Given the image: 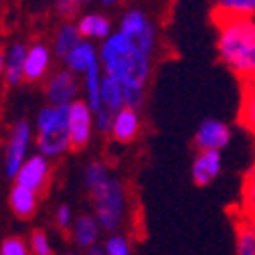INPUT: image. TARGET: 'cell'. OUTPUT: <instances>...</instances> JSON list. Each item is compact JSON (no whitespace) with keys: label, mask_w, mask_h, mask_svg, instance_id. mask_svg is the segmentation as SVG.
Instances as JSON below:
<instances>
[{"label":"cell","mask_w":255,"mask_h":255,"mask_svg":"<svg viewBox=\"0 0 255 255\" xmlns=\"http://www.w3.org/2000/svg\"><path fill=\"white\" fill-rule=\"evenodd\" d=\"M30 140H33V128H30L26 120H18L10 130L6 152H4V174L8 178H14L20 166L24 164Z\"/></svg>","instance_id":"5b68a950"},{"label":"cell","mask_w":255,"mask_h":255,"mask_svg":"<svg viewBox=\"0 0 255 255\" xmlns=\"http://www.w3.org/2000/svg\"><path fill=\"white\" fill-rule=\"evenodd\" d=\"M156 43H158V26L152 22L144 33H142V37L136 41V45H138V49L144 53V55H148V57H152V53H154V49H156Z\"/></svg>","instance_id":"f1b7e54d"},{"label":"cell","mask_w":255,"mask_h":255,"mask_svg":"<svg viewBox=\"0 0 255 255\" xmlns=\"http://www.w3.org/2000/svg\"><path fill=\"white\" fill-rule=\"evenodd\" d=\"M231 142V128L223 120L217 118H207L199 124L197 134H195V146L197 150H213L221 152L225 150Z\"/></svg>","instance_id":"8992f818"},{"label":"cell","mask_w":255,"mask_h":255,"mask_svg":"<svg viewBox=\"0 0 255 255\" xmlns=\"http://www.w3.org/2000/svg\"><path fill=\"white\" fill-rule=\"evenodd\" d=\"M93 126H95V132H100V134H104V136H112L114 112L102 108L98 114H93Z\"/></svg>","instance_id":"4dcf8cb0"},{"label":"cell","mask_w":255,"mask_h":255,"mask_svg":"<svg viewBox=\"0 0 255 255\" xmlns=\"http://www.w3.org/2000/svg\"><path fill=\"white\" fill-rule=\"evenodd\" d=\"M89 195L93 201V217L98 219L102 231H108V235L118 233L126 215V188L122 180L110 176L108 182Z\"/></svg>","instance_id":"277c9868"},{"label":"cell","mask_w":255,"mask_h":255,"mask_svg":"<svg viewBox=\"0 0 255 255\" xmlns=\"http://www.w3.org/2000/svg\"><path fill=\"white\" fill-rule=\"evenodd\" d=\"M217 24V55L235 77L247 81L255 75V16H213Z\"/></svg>","instance_id":"6da1fadb"},{"label":"cell","mask_w":255,"mask_h":255,"mask_svg":"<svg viewBox=\"0 0 255 255\" xmlns=\"http://www.w3.org/2000/svg\"><path fill=\"white\" fill-rule=\"evenodd\" d=\"M102 65L91 67L85 75H83V91H85V104L89 106V110L93 114H98L104 106H102Z\"/></svg>","instance_id":"ffe728a7"},{"label":"cell","mask_w":255,"mask_h":255,"mask_svg":"<svg viewBox=\"0 0 255 255\" xmlns=\"http://www.w3.org/2000/svg\"><path fill=\"white\" fill-rule=\"evenodd\" d=\"M243 219V217H241ZM245 221H247V225L251 227V231H253V235H255V215H251V217H245Z\"/></svg>","instance_id":"d590c367"},{"label":"cell","mask_w":255,"mask_h":255,"mask_svg":"<svg viewBox=\"0 0 255 255\" xmlns=\"http://www.w3.org/2000/svg\"><path fill=\"white\" fill-rule=\"evenodd\" d=\"M140 114L136 110H120L114 114V126H112V138L120 144H130L140 134Z\"/></svg>","instance_id":"4fadbf2b"},{"label":"cell","mask_w":255,"mask_h":255,"mask_svg":"<svg viewBox=\"0 0 255 255\" xmlns=\"http://www.w3.org/2000/svg\"><path fill=\"white\" fill-rule=\"evenodd\" d=\"M255 215V158L251 166L245 172L243 178V188H241V207H239V217H251Z\"/></svg>","instance_id":"603a6c76"},{"label":"cell","mask_w":255,"mask_h":255,"mask_svg":"<svg viewBox=\"0 0 255 255\" xmlns=\"http://www.w3.org/2000/svg\"><path fill=\"white\" fill-rule=\"evenodd\" d=\"M223 168V154L213 150H201L197 152L193 166H190V176L197 186H209Z\"/></svg>","instance_id":"30bf717a"},{"label":"cell","mask_w":255,"mask_h":255,"mask_svg":"<svg viewBox=\"0 0 255 255\" xmlns=\"http://www.w3.org/2000/svg\"><path fill=\"white\" fill-rule=\"evenodd\" d=\"M4 67H6V51L0 49V75L4 73Z\"/></svg>","instance_id":"836d02e7"},{"label":"cell","mask_w":255,"mask_h":255,"mask_svg":"<svg viewBox=\"0 0 255 255\" xmlns=\"http://www.w3.org/2000/svg\"><path fill=\"white\" fill-rule=\"evenodd\" d=\"M150 24H152V20L146 14V10H142V8H128L120 16V24H118L116 30H120L122 35H126L128 39H132L136 43Z\"/></svg>","instance_id":"2e32d148"},{"label":"cell","mask_w":255,"mask_h":255,"mask_svg":"<svg viewBox=\"0 0 255 255\" xmlns=\"http://www.w3.org/2000/svg\"><path fill=\"white\" fill-rule=\"evenodd\" d=\"M8 203H10V209L16 217L28 219V217H33L35 211H37V193H33V190H28L24 186L14 184L12 190H10Z\"/></svg>","instance_id":"44dd1931"},{"label":"cell","mask_w":255,"mask_h":255,"mask_svg":"<svg viewBox=\"0 0 255 255\" xmlns=\"http://www.w3.org/2000/svg\"><path fill=\"white\" fill-rule=\"evenodd\" d=\"M77 28H79V35L83 41H106L112 33V20L104 14V12H87V14H81L79 20L75 22Z\"/></svg>","instance_id":"8fae6325"},{"label":"cell","mask_w":255,"mask_h":255,"mask_svg":"<svg viewBox=\"0 0 255 255\" xmlns=\"http://www.w3.org/2000/svg\"><path fill=\"white\" fill-rule=\"evenodd\" d=\"M104 253L106 255H132V245H130V239L122 233H112L104 239V245H102Z\"/></svg>","instance_id":"4316f807"},{"label":"cell","mask_w":255,"mask_h":255,"mask_svg":"<svg viewBox=\"0 0 255 255\" xmlns=\"http://www.w3.org/2000/svg\"><path fill=\"white\" fill-rule=\"evenodd\" d=\"M77 93H79V79L69 69L57 71L47 83V100L49 106L55 108L71 106L73 102H77Z\"/></svg>","instance_id":"ba28073f"},{"label":"cell","mask_w":255,"mask_h":255,"mask_svg":"<svg viewBox=\"0 0 255 255\" xmlns=\"http://www.w3.org/2000/svg\"><path fill=\"white\" fill-rule=\"evenodd\" d=\"M235 251L237 255H255V235L241 217H237L235 223Z\"/></svg>","instance_id":"484cf974"},{"label":"cell","mask_w":255,"mask_h":255,"mask_svg":"<svg viewBox=\"0 0 255 255\" xmlns=\"http://www.w3.org/2000/svg\"><path fill=\"white\" fill-rule=\"evenodd\" d=\"M98 55L104 75L116 79L122 89H146L152 63L132 39L122 35L120 30H114L98 47Z\"/></svg>","instance_id":"7a4b0ae2"},{"label":"cell","mask_w":255,"mask_h":255,"mask_svg":"<svg viewBox=\"0 0 255 255\" xmlns=\"http://www.w3.org/2000/svg\"><path fill=\"white\" fill-rule=\"evenodd\" d=\"M102 106L110 112L124 110V89L122 85L112 77H102Z\"/></svg>","instance_id":"cb8c5ba5"},{"label":"cell","mask_w":255,"mask_h":255,"mask_svg":"<svg viewBox=\"0 0 255 255\" xmlns=\"http://www.w3.org/2000/svg\"><path fill=\"white\" fill-rule=\"evenodd\" d=\"M55 8L59 10L61 16L71 18V16H75L81 10V2H77V0H61V2L55 4Z\"/></svg>","instance_id":"d6a6232c"},{"label":"cell","mask_w":255,"mask_h":255,"mask_svg":"<svg viewBox=\"0 0 255 255\" xmlns=\"http://www.w3.org/2000/svg\"><path fill=\"white\" fill-rule=\"evenodd\" d=\"M81 35H79V28L75 22L67 20V22H63L59 28H57V33H55V41H53V49H55V55L61 57V59H65L79 43H81Z\"/></svg>","instance_id":"d6986e66"},{"label":"cell","mask_w":255,"mask_h":255,"mask_svg":"<svg viewBox=\"0 0 255 255\" xmlns=\"http://www.w3.org/2000/svg\"><path fill=\"white\" fill-rule=\"evenodd\" d=\"M85 255H106V253H104L102 245H95V247H91V249H89Z\"/></svg>","instance_id":"e575fe53"},{"label":"cell","mask_w":255,"mask_h":255,"mask_svg":"<svg viewBox=\"0 0 255 255\" xmlns=\"http://www.w3.org/2000/svg\"><path fill=\"white\" fill-rule=\"evenodd\" d=\"M63 255H79V253H75V251H67V253H63Z\"/></svg>","instance_id":"8d00e7d4"},{"label":"cell","mask_w":255,"mask_h":255,"mask_svg":"<svg viewBox=\"0 0 255 255\" xmlns=\"http://www.w3.org/2000/svg\"><path fill=\"white\" fill-rule=\"evenodd\" d=\"M28 249H30V255H55L51 239H49L47 231H43V229H35L33 233H30Z\"/></svg>","instance_id":"83f0119b"},{"label":"cell","mask_w":255,"mask_h":255,"mask_svg":"<svg viewBox=\"0 0 255 255\" xmlns=\"http://www.w3.org/2000/svg\"><path fill=\"white\" fill-rule=\"evenodd\" d=\"M37 128V148L39 154L49 158H59L71 150L69 138V106H45L35 120Z\"/></svg>","instance_id":"3957f363"},{"label":"cell","mask_w":255,"mask_h":255,"mask_svg":"<svg viewBox=\"0 0 255 255\" xmlns=\"http://www.w3.org/2000/svg\"><path fill=\"white\" fill-rule=\"evenodd\" d=\"M49 172H51V164H49L47 158L41 154H33V156L26 158L24 164L20 166V170L16 172L14 184L24 186L28 190H33V193H41L43 186L49 180Z\"/></svg>","instance_id":"9c48e42d"},{"label":"cell","mask_w":255,"mask_h":255,"mask_svg":"<svg viewBox=\"0 0 255 255\" xmlns=\"http://www.w3.org/2000/svg\"><path fill=\"white\" fill-rule=\"evenodd\" d=\"M65 65L71 73L75 75H85L91 67L100 65V55H98V47L91 41H81L65 59Z\"/></svg>","instance_id":"5bb4252c"},{"label":"cell","mask_w":255,"mask_h":255,"mask_svg":"<svg viewBox=\"0 0 255 255\" xmlns=\"http://www.w3.org/2000/svg\"><path fill=\"white\" fill-rule=\"evenodd\" d=\"M51 65V51L43 43H35L28 47L26 61H24V79L26 81H39L45 77Z\"/></svg>","instance_id":"9a60e30c"},{"label":"cell","mask_w":255,"mask_h":255,"mask_svg":"<svg viewBox=\"0 0 255 255\" xmlns=\"http://www.w3.org/2000/svg\"><path fill=\"white\" fill-rule=\"evenodd\" d=\"M93 112L85 104V100H77L69 106V138L71 148H85L93 136Z\"/></svg>","instance_id":"52a82bcc"},{"label":"cell","mask_w":255,"mask_h":255,"mask_svg":"<svg viewBox=\"0 0 255 255\" xmlns=\"http://www.w3.org/2000/svg\"><path fill=\"white\" fill-rule=\"evenodd\" d=\"M0 255H30V249L20 237H6L0 243Z\"/></svg>","instance_id":"f546056e"},{"label":"cell","mask_w":255,"mask_h":255,"mask_svg":"<svg viewBox=\"0 0 255 255\" xmlns=\"http://www.w3.org/2000/svg\"><path fill=\"white\" fill-rule=\"evenodd\" d=\"M100 235H102V227H100L98 219L89 213L77 215V219L73 221V227H71V237L77 247L89 251L91 247L98 245Z\"/></svg>","instance_id":"7c38bea8"},{"label":"cell","mask_w":255,"mask_h":255,"mask_svg":"<svg viewBox=\"0 0 255 255\" xmlns=\"http://www.w3.org/2000/svg\"><path fill=\"white\" fill-rule=\"evenodd\" d=\"M110 176H112V172H110V168H108L106 162L93 160L83 170V184H85V188L89 190V193H93L95 188H100L104 182H108Z\"/></svg>","instance_id":"d4e9b609"},{"label":"cell","mask_w":255,"mask_h":255,"mask_svg":"<svg viewBox=\"0 0 255 255\" xmlns=\"http://www.w3.org/2000/svg\"><path fill=\"white\" fill-rule=\"evenodd\" d=\"M213 16H233V18H253L255 0H221L213 4Z\"/></svg>","instance_id":"7402d4cb"},{"label":"cell","mask_w":255,"mask_h":255,"mask_svg":"<svg viewBox=\"0 0 255 255\" xmlns=\"http://www.w3.org/2000/svg\"><path fill=\"white\" fill-rule=\"evenodd\" d=\"M73 221H75V217H73V211H71L69 205H59L57 207V211H55V223H57L59 229H63V231L71 229L73 227Z\"/></svg>","instance_id":"1f68e13d"},{"label":"cell","mask_w":255,"mask_h":255,"mask_svg":"<svg viewBox=\"0 0 255 255\" xmlns=\"http://www.w3.org/2000/svg\"><path fill=\"white\" fill-rule=\"evenodd\" d=\"M28 47L24 43H12L6 51V67L4 77L8 85H18L24 79V61H26Z\"/></svg>","instance_id":"e0dca14e"},{"label":"cell","mask_w":255,"mask_h":255,"mask_svg":"<svg viewBox=\"0 0 255 255\" xmlns=\"http://www.w3.org/2000/svg\"><path fill=\"white\" fill-rule=\"evenodd\" d=\"M239 122L249 134L255 136V75L243 81L241 87V108Z\"/></svg>","instance_id":"ac0fdd59"}]
</instances>
